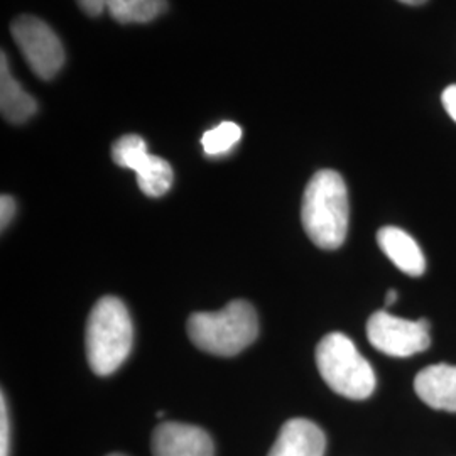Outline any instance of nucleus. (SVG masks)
<instances>
[{"instance_id": "f257e3e1", "label": "nucleus", "mask_w": 456, "mask_h": 456, "mask_svg": "<svg viewBox=\"0 0 456 456\" xmlns=\"http://www.w3.org/2000/svg\"><path fill=\"white\" fill-rule=\"evenodd\" d=\"M301 222L311 242L326 250L338 248L348 230V191L337 171L323 169L311 178L301 207Z\"/></svg>"}, {"instance_id": "f03ea898", "label": "nucleus", "mask_w": 456, "mask_h": 456, "mask_svg": "<svg viewBox=\"0 0 456 456\" xmlns=\"http://www.w3.org/2000/svg\"><path fill=\"white\" fill-rule=\"evenodd\" d=\"M132 320L126 305L114 296H105L94 306L86 322V359L97 375L114 374L129 357Z\"/></svg>"}, {"instance_id": "7ed1b4c3", "label": "nucleus", "mask_w": 456, "mask_h": 456, "mask_svg": "<svg viewBox=\"0 0 456 456\" xmlns=\"http://www.w3.org/2000/svg\"><path fill=\"white\" fill-rule=\"evenodd\" d=\"M188 335L200 350L220 357H232L257 338V313L250 303L235 299L224 310L191 314L188 320Z\"/></svg>"}, {"instance_id": "20e7f679", "label": "nucleus", "mask_w": 456, "mask_h": 456, "mask_svg": "<svg viewBox=\"0 0 456 456\" xmlns=\"http://www.w3.org/2000/svg\"><path fill=\"white\" fill-rule=\"evenodd\" d=\"M316 365L330 389L346 399L362 401L375 391L372 365L343 333H330L318 343Z\"/></svg>"}, {"instance_id": "39448f33", "label": "nucleus", "mask_w": 456, "mask_h": 456, "mask_svg": "<svg viewBox=\"0 0 456 456\" xmlns=\"http://www.w3.org/2000/svg\"><path fill=\"white\" fill-rule=\"evenodd\" d=\"M11 34L24 60L41 80L54 78L65 65V48L61 39L48 24L33 16L16 19Z\"/></svg>"}, {"instance_id": "423d86ee", "label": "nucleus", "mask_w": 456, "mask_h": 456, "mask_svg": "<svg viewBox=\"0 0 456 456\" xmlns=\"http://www.w3.org/2000/svg\"><path fill=\"white\" fill-rule=\"evenodd\" d=\"M367 337L379 352L391 357H411L429 348V323L426 320L411 322L377 311L367 323Z\"/></svg>"}, {"instance_id": "0eeeda50", "label": "nucleus", "mask_w": 456, "mask_h": 456, "mask_svg": "<svg viewBox=\"0 0 456 456\" xmlns=\"http://www.w3.org/2000/svg\"><path fill=\"white\" fill-rule=\"evenodd\" d=\"M112 158L120 167L132 169L142 193L151 198L166 195L173 186V167L159 156L147 151L146 141L139 135H124L112 147Z\"/></svg>"}, {"instance_id": "6e6552de", "label": "nucleus", "mask_w": 456, "mask_h": 456, "mask_svg": "<svg viewBox=\"0 0 456 456\" xmlns=\"http://www.w3.org/2000/svg\"><path fill=\"white\" fill-rule=\"evenodd\" d=\"M152 456H213V441L193 424L161 423L152 433Z\"/></svg>"}, {"instance_id": "1a4fd4ad", "label": "nucleus", "mask_w": 456, "mask_h": 456, "mask_svg": "<svg viewBox=\"0 0 456 456\" xmlns=\"http://www.w3.org/2000/svg\"><path fill=\"white\" fill-rule=\"evenodd\" d=\"M325 448V433L310 419L296 418L281 428L267 456H323Z\"/></svg>"}, {"instance_id": "9d476101", "label": "nucleus", "mask_w": 456, "mask_h": 456, "mask_svg": "<svg viewBox=\"0 0 456 456\" xmlns=\"http://www.w3.org/2000/svg\"><path fill=\"white\" fill-rule=\"evenodd\" d=\"M414 389L429 408L456 412V365L436 363L416 375Z\"/></svg>"}, {"instance_id": "9b49d317", "label": "nucleus", "mask_w": 456, "mask_h": 456, "mask_svg": "<svg viewBox=\"0 0 456 456\" xmlns=\"http://www.w3.org/2000/svg\"><path fill=\"white\" fill-rule=\"evenodd\" d=\"M377 242L392 264L409 276H421L426 269L423 250L403 228L384 227L377 232Z\"/></svg>"}, {"instance_id": "f8f14e48", "label": "nucleus", "mask_w": 456, "mask_h": 456, "mask_svg": "<svg viewBox=\"0 0 456 456\" xmlns=\"http://www.w3.org/2000/svg\"><path fill=\"white\" fill-rule=\"evenodd\" d=\"M0 110L12 124L28 122L37 110L36 100L14 78L5 53H2L0 61Z\"/></svg>"}, {"instance_id": "ddd939ff", "label": "nucleus", "mask_w": 456, "mask_h": 456, "mask_svg": "<svg viewBox=\"0 0 456 456\" xmlns=\"http://www.w3.org/2000/svg\"><path fill=\"white\" fill-rule=\"evenodd\" d=\"M166 0H109L107 12L120 24H144L161 16Z\"/></svg>"}, {"instance_id": "4468645a", "label": "nucleus", "mask_w": 456, "mask_h": 456, "mask_svg": "<svg viewBox=\"0 0 456 456\" xmlns=\"http://www.w3.org/2000/svg\"><path fill=\"white\" fill-rule=\"evenodd\" d=\"M242 137V129L235 122H222L216 127L205 132L201 137V146L207 156L218 158L228 154Z\"/></svg>"}, {"instance_id": "2eb2a0df", "label": "nucleus", "mask_w": 456, "mask_h": 456, "mask_svg": "<svg viewBox=\"0 0 456 456\" xmlns=\"http://www.w3.org/2000/svg\"><path fill=\"white\" fill-rule=\"evenodd\" d=\"M11 453V423L9 411L5 403V394L0 395V456H9Z\"/></svg>"}, {"instance_id": "dca6fc26", "label": "nucleus", "mask_w": 456, "mask_h": 456, "mask_svg": "<svg viewBox=\"0 0 456 456\" xmlns=\"http://www.w3.org/2000/svg\"><path fill=\"white\" fill-rule=\"evenodd\" d=\"M16 200L12 196L2 195L0 198V225L2 228L7 227L14 215H16Z\"/></svg>"}, {"instance_id": "f3484780", "label": "nucleus", "mask_w": 456, "mask_h": 456, "mask_svg": "<svg viewBox=\"0 0 456 456\" xmlns=\"http://www.w3.org/2000/svg\"><path fill=\"white\" fill-rule=\"evenodd\" d=\"M78 5L82 7L83 12L88 16H100L102 12L107 11L109 0H77Z\"/></svg>"}, {"instance_id": "a211bd4d", "label": "nucleus", "mask_w": 456, "mask_h": 456, "mask_svg": "<svg viewBox=\"0 0 456 456\" xmlns=\"http://www.w3.org/2000/svg\"><path fill=\"white\" fill-rule=\"evenodd\" d=\"M441 100H443L444 110H446L448 115H450V117H452V118L456 122V85L448 86V88L443 92Z\"/></svg>"}, {"instance_id": "6ab92c4d", "label": "nucleus", "mask_w": 456, "mask_h": 456, "mask_svg": "<svg viewBox=\"0 0 456 456\" xmlns=\"http://www.w3.org/2000/svg\"><path fill=\"white\" fill-rule=\"evenodd\" d=\"M395 299H397V293L392 289V291H389L387 296H386V305H387V306H391V305L395 303Z\"/></svg>"}, {"instance_id": "aec40b11", "label": "nucleus", "mask_w": 456, "mask_h": 456, "mask_svg": "<svg viewBox=\"0 0 456 456\" xmlns=\"http://www.w3.org/2000/svg\"><path fill=\"white\" fill-rule=\"evenodd\" d=\"M403 4H408V5H421L426 0H399Z\"/></svg>"}, {"instance_id": "412c9836", "label": "nucleus", "mask_w": 456, "mask_h": 456, "mask_svg": "<svg viewBox=\"0 0 456 456\" xmlns=\"http://www.w3.org/2000/svg\"><path fill=\"white\" fill-rule=\"evenodd\" d=\"M109 456H124V455H120V453H114V455H109Z\"/></svg>"}]
</instances>
